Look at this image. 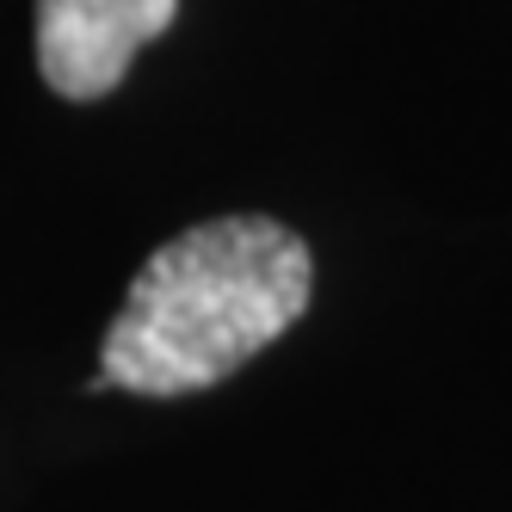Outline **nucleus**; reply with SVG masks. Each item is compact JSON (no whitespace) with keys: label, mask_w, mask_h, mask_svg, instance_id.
<instances>
[{"label":"nucleus","mask_w":512,"mask_h":512,"mask_svg":"<svg viewBox=\"0 0 512 512\" xmlns=\"http://www.w3.org/2000/svg\"><path fill=\"white\" fill-rule=\"evenodd\" d=\"M315 290L303 235L272 216H216L149 253L99 346V383L130 395H192L235 377Z\"/></svg>","instance_id":"1"},{"label":"nucleus","mask_w":512,"mask_h":512,"mask_svg":"<svg viewBox=\"0 0 512 512\" xmlns=\"http://www.w3.org/2000/svg\"><path fill=\"white\" fill-rule=\"evenodd\" d=\"M173 13L179 0H38V75L62 99H105Z\"/></svg>","instance_id":"2"}]
</instances>
